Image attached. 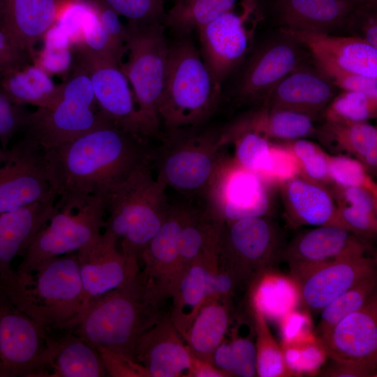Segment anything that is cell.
<instances>
[{"label": "cell", "mask_w": 377, "mask_h": 377, "mask_svg": "<svg viewBox=\"0 0 377 377\" xmlns=\"http://www.w3.org/2000/svg\"><path fill=\"white\" fill-rule=\"evenodd\" d=\"M44 156L58 206L103 196L151 158L145 140L114 122L44 149Z\"/></svg>", "instance_id": "1"}, {"label": "cell", "mask_w": 377, "mask_h": 377, "mask_svg": "<svg viewBox=\"0 0 377 377\" xmlns=\"http://www.w3.org/2000/svg\"><path fill=\"white\" fill-rule=\"evenodd\" d=\"M0 290L42 327L77 326L83 288L76 253L50 259L28 271L11 269L0 278Z\"/></svg>", "instance_id": "2"}, {"label": "cell", "mask_w": 377, "mask_h": 377, "mask_svg": "<svg viewBox=\"0 0 377 377\" xmlns=\"http://www.w3.org/2000/svg\"><path fill=\"white\" fill-rule=\"evenodd\" d=\"M161 303L138 273L87 306L77 325L78 335L94 348H105L135 360L140 337L163 315Z\"/></svg>", "instance_id": "3"}, {"label": "cell", "mask_w": 377, "mask_h": 377, "mask_svg": "<svg viewBox=\"0 0 377 377\" xmlns=\"http://www.w3.org/2000/svg\"><path fill=\"white\" fill-rule=\"evenodd\" d=\"M221 86L188 38L169 46L158 112L165 133L196 128L215 112Z\"/></svg>", "instance_id": "4"}, {"label": "cell", "mask_w": 377, "mask_h": 377, "mask_svg": "<svg viewBox=\"0 0 377 377\" xmlns=\"http://www.w3.org/2000/svg\"><path fill=\"white\" fill-rule=\"evenodd\" d=\"M149 160L133 170L103 197L105 230L120 241L121 252L139 259L168 212L166 186L152 176Z\"/></svg>", "instance_id": "5"}, {"label": "cell", "mask_w": 377, "mask_h": 377, "mask_svg": "<svg viewBox=\"0 0 377 377\" xmlns=\"http://www.w3.org/2000/svg\"><path fill=\"white\" fill-rule=\"evenodd\" d=\"M161 22L126 25L124 54L120 68L131 87L142 136L159 133L158 112L166 72L169 46Z\"/></svg>", "instance_id": "6"}, {"label": "cell", "mask_w": 377, "mask_h": 377, "mask_svg": "<svg viewBox=\"0 0 377 377\" xmlns=\"http://www.w3.org/2000/svg\"><path fill=\"white\" fill-rule=\"evenodd\" d=\"M61 94L47 108L28 112L22 131L48 149L113 122L101 111L87 73L75 66L61 83Z\"/></svg>", "instance_id": "7"}, {"label": "cell", "mask_w": 377, "mask_h": 377, "mask_svg": "<svg viewBox=\"0 0 377 377\" xmlns=\"http://www.w3.org/2000/svg\"><path fill=\"white\" fill-rule=\"evenodd\" d=\"M283 249L279 230L267 216L222 222L219 266L237 286H251L281 257Z\"/></svg>", "instance_id": "8"}, {"label": "cell", "mask_w": 377, "mask_h": 377, "mask_svg": "<svg viewBox=\"0 0 377 377\" xmlns=\"http://www.w3.org/2000/svg\"><path fill=\"white\" fill-rule=\"evenodd\" d=\"M222 131L165 133L157 179L184 193L205 195L223 156Z\"/></svg>", "instance_id": "9"}, {"label": "cell", "mask_w": 377, "mask_h": 377, "mask_svg": "<svg viewBox=\"0 0 377 377\" xmlns=\"http://www.w3.org/2000/svg\"><path fill=\"white\" fill-rule=\"evenodd\" d=\"M105 215L103 195L90 196L57 210L22 256L17 271H28L50 259L76 253L101 233Z\"/></svg>", "instance_id": "10"}, {"label": "cell", "mask_w": 377, "mask_h": 377, "mask_svg": "<svg viewBox=\"0 0 377 377\" xmlns=\"http://www.w3.org/2000/svg\"><path fill=\"white\" fill-rule=\"evenodd\" d=\"M262 18L258 0H241L197 29L202 58L220 86L249 53Z\"/></svg>", "instance_id": "11"}, {"label": "cell", "mask_w": 377, "mask_h": 377, "mask_svg": "<svg viewBox=\"0 0 377 377\" xmlns=\"http://www.w3.org/2000/svg\"><path fill=\"white\" fill-rule=\"evenodd\" d=\"M52 339L0 290V377H44Z\"/></svg>", "instance_id": "12"}, {"label": "cell", "mask_w": 377, "mask_h": 377, "mask_svg": "<svg viewBox=\"0 0 377 377\" xmlns=\"http://www.w3.org/2000/svg\"><path fill=\"white\" fill-rule=\"evenodd\" d=\"M311 58L304 45L279 29L275 35L253 45L243 61L235 90L236 99L260 107L286 75Z\"/></svg>", "instance_id": "13"}, {"label": "cell", "mask_w": 377, "mask_h": 377, "mask_svg": "<svg viewBox=\"0 0 377 377\" xmlns=\"http://www.w3.org/2000/svg\"><path fill=\"white\" fill-rule=\"evenodd\" d=\"M271 186L258 175L223 156L205 194L206 207L221 222L267 216Z\"/></svg>", "instance_id": "14"}, {"label": "cell", "mask_w": 377, "mask_h": 377, "mask_svg": "<svg viewBox=\"0 0 377 377\" xmlns=\"http://www.w3.org/2000/svg\"><path fill=\"white\" fill-rule=\"evenodd\" d=\"M52 198L57 195L50 177L44 149L24 136L6 149L0 165V214Z\"/></svg>", "instance_id": "15"}, {"label": "cell", "mask_w": 377, "mask_h": 377, "mask_svg": "<svg viewBox=\"0 0 377 377\" xmlns=\"http://www.w3.org/2000/svg\"><path fill=\"white\" fill-rule=\"evenodd\" d=\"M75 65L89 78L102 113L126 131L143 138L137 106L127 77L115 61L73 46Z\"/></svg>", "instance_id": "16"}, {"label": "cell", "mask_w": 377, "mask_h": 377, "mask_svg": "<svg viewBox=\"0 0 377 377\" xmlns=\"http://www.w3.org/2000/svg\"><path fill=\"white\" fill-rule=\"evenodd\" d=\"M237 286L232 277L220 269L218 256H203L194 260L177 283L170 318L184 339L200 309L211 299L226 300Z\"/></svg>", "instance_id": "17"}, {"label": "cell", "mask_w": 377, "mask_h": 377, "mask_svg": "<svg viewBox=\"0 0 377 377\" xmlns=\"http://www.w3.org/2000/svg\"><path fill=\"white\" fill-rule=\"evenodd\" d=\"M76 256L83 288L81 315L96 299L140 272L138 260L124 256L117 247L116 237L107 230L79 249Z\"/></svg>", "instance_id": "18"}, {"label": "cell", "mask_w": 377, "mask_h": 377, "mask_svg": "<svg viewBox=\"0 0 377 377\" xmlns=\"http://www.w3.org/2000/svg\"><path fill=\"white\" fill-rule=\"evenodd\" d=\"M189 209L185 205L170 206L160 230L140 257L145 267L139 276L161 302L171 297L180 278L179 239Z\"/></svg>", "instance_id": "19"}, {"label": "cell", "mask_w": 377, "mask_h": 377, "mask_svg": "<svg viewBox=\"0 0 377 377\" xmlns=\"http://www.w3.org/2000/svg\"><path fill=\"white\" fill-rule=\"evenodd\" d=\"M367 241L338 226H323L297 235L283 249L281 257L295 279L320 265L335 260L366 255Z\"/></svg>", "instance_id": "20"}, {"label": "cell", "mask_w": 377, "mask_h": 377, "mask_svg": "<svg viewBox=\"0 0 377 377\" xmlns=\"http://www.w3.org/2000/svg\"><path fill=\"white\" fill-rule=\"evenodd\" d=\"M318 340L332 361L376 374L377 297L345 317Z\"/></svg>", "instance_id": "21"}, {"label": "cell", "mask_w": 377, "mask_h": 377, "mask_svg": "<svg viewBox=\"0 0 377 377\" xmlns=\"http://www.w3.org/2000/svg\"><path fill=\"white\" fill-rule=\"evenodd\" d=\"M375 274L376 260L362 255L320 265L295 279L303 303L317 311L360 281Z\"/></svg>", "instance_id": "22"}, {"label": "cell", "mask_w": 377, "mask_h": 377, "mask_svg": "<svg viewBox=\"0 0 377 377\" xmlns=\"http://www.w3.org/2000/svg\"><path fill=\"white\" fill-rule=\"evenodd\" d=\"M376 0H275L279 29L335 35L345 34L355 13Z\"/></svg>", "instance_id": "23"}, {"label": "cell", "mask_w": 377, "mask_h": 377, "mask_svg": "<svg viewBox=\"0 0 377 377\" xmlns=\"http://www.w3.org/2000/svg\"><path fill=\"white\" fill-rule=\"evenodd\" d=\"M337 90L311 58L286 75L263 105L302 112L316 119L323 114Z\"/></svg>", "instance_id": "24"}, {"label": "cell", "mask_w": 377, "mask_h": 377, "mask_svg": "<svg viewBox=\"0 0 377 377\" xmlns=\"http://www.w3.org/2000/svg\"><path fill=\"white\" fill-rule=\"evenodd\" d=\"M191 350L165 313L142 334L135 353V360L149 377L184 376L191 368Z\"/></svg>", "instance_id": "25"}, {"label": "cell", "mask_w": 377, "mask_h": 377, "mask_svg": "<svg viewBox=\"0 0 377 377\" xmlns=\"http://www.w3.org/2000/svg\"><path fill=\"white\" fill-rule=\"evenodd\" d=\"M66 0H0V29L31 60Z\"/></svg>", "instance_id": "26"}, {"label": "cell", "mask_w": 377, "mask_h": 377, "mask_svg": "<svg viewBox=\"0 0 377 377\" xmlns=\"http://www.w3.org/2000/svg\"><path fill=\"white\" fill-rule=\"evenodd\" d=\"M279 187L286 217L291 225L334 226L351 231L341 219L334 195L326 186L299 175Z\"/></svg>", "instance_id": "27"}, {"label": "cell", "mask_w": 377, "mask_h": 377, "mask_svg": "<svg viewBox=\"0 0 377 377\" xmlns=\"http://www.w3.org/2000/svg\"><path fill=\"white\" fill-rule=\"evenodd\" d=\"M279 30L304 45L315 60L332 64L354 73L377 77V48L360 38L304 31Z\"/></svg>", "instance_id": "28"}, {"label": "cell", "mask_w": 377, "mask_h": 377, "mask_svg": "<svg viewBox=\"0 0 377 377\" xmlns=\"http://www.w3.org/2000/svg\"><path fill=\"white\" fill-rule=\"evenodd\" d=\"M57 200L50 198L0 214V278L12 269L13 259L24 254L56 212Z\"/></svg>", "instance_id": "29"}, {"label": "cell", "mask_w": 377, "mask_h": 377, "mask_svg": "<svg viewBox=\"0 0 377 377\" xmlns=\"http://www.w3.org/2000/svg\"><path fill=\"white\" fill-rule=\"evenodd\" d=\"M314 120L302 112L262 105L226 128L228 132L252 131L269 140L286 142L316 135Z\"/></svg>", "instance_id": "30"}, {"label": "cell", "mask_w": 377, "mask_h": 377, "mask_svg": "<svg viewBox=\"0 0 377 377\" xmlns=\"http://www.w3.org/2000/svg\"><path fill=\"white\" fill-rule=\"evenodd\" d=\"M47 369L50 371L46 377H101L107 374L96 349L79 336L52 339Z\"/></svg>", "instance_id": "31"}, {"label": "cell", "mask_w": 377, "mask_h": 377, "mask_svg": "<svg viewBox=\"0 0 377 377\" xmlns=\"http://www.w3.org/2000/svg\"><path fill=\"white\" fill-rule=\"evenodd\" d=\"M1 87L8 96L18 105H31L37 108L53 105L61 94L51 76L36 64L2 73Z\"/></svg>", "instance_id": "32"}, {"label": "cell", "mask_w": 377, "mask_h": 377, "mask_svg": "<svg viewBox=\"0 0 377 377\" xmlns=\"http://www.w3.org/2000/svg\"><path fill=\"white\" fill-rule=\"evenodd\" d=\"M224 301L218 298L207 301L195 316L184 339L194 356L211 363L229 325V313Z\"/></svg>", "instance_id": "33"}, {"label": "cell", "mask_w": 377, "mask_h": 377, "mask_svg": "<svg viewBox=\"0 0 377 377\" xmlns=\"http://www.w3.org/2000/svg\"><path fill=\"white\" fill-rule=\"evenodd\" d=\"M318 138L337 154L347 155L360 161L377 149V128L369 122L337 123L324 121L316 128Z\"/></svg>", "instance_id": "34"}, {"label": "cell", "mask_w": 377, "mask_h": 377, "mask_svg": "<svg viewBox=\"0 0 377 377\" xmlns=\"http://www.w3.org/2000/svg\"><path fill=\"white\" fill-rule=\"evenodd\" d=\"M238 1L177 0L166 12L165 25L178 34H188L230 10Z\"/></svg>", "instance_id": "35"}, {"label": "cell", "mask_w": 377, "mask_h": 377, "mask_svg": "<svg viewBox=\"0 0 377 377\" xmlns=\"http://www.w3.org/2000/svg\"><path fill=\"white\" fill-rule=\"evenodd\" d=\"M377 275L369 276L348 290L321 310L316 329L318 339L327 334L347 316L367 305L376 295Z\"/></svg>", "instance_id": "36"}, {"label": "cell", "mask_w": 377, "mask_h": 377, "mask_svg": "<svg viewBox=\"0 0 377 377\" xmlns=\"http://www.w3.org/2000/svg\"><path fill=\"white\" fill-rule=\"evenodd\" d=\"M251 312L257 334V376L260 377L285 376L290 374L282 349L273 337L263 311L251 302Z\"/></svg>", "instance_id": "37"}, {"label": "cell", "mask_w": 377, "mask_h": 377, "mask_svg": "<svg viewBox=\"0 0 377 377\" xmlns=\"http://www.w3.org/2000/svg\"><path fill=\"white\" fill-rule=\"evenodd\" d=\"M377 96L360 91H342L336 94L323 112L324 121L361 123L376 117Z\"/></svg>", "instance_id": "38"}, {"label": "cell", "mask_w": 377, "mask_h": 377, "mask_svg": "<svg viewBox=\"0 0 377 377\" xmlns=\"http://www.w3.org/2000/svg\"><path fill=\"white\" fill-rule=\"evenodd\" d=\"M43 46L34 64L51 75H67L75 66V53L68 36L54 24L44 34Z\"/></svg>", "instance_id": "39"}, {"label": "cell", "mask_w": 377, "mask_h": 377, "mask_svg": "<svg viewBox=\"0 0 377 377\" xmlns=\"http://www.w3.org/2000/svg\"><path fill=\"white\" fill-rule=\"evenodd\" d=\"M212 363L229 376L253 377L257 375L256 345L246 338L222 342L214 351Z\"/></svg>", "instance_id": "40"}, {"label": "cell", "mask_w": 377, "mask_h": 377, "mask_svg": "<svg viewBox=\"0 0 377 377\" xmlns=\"http://www.w3.org/2000/svg\"><path fill=\"white\" fill-rule=\"evenodd\" d=\"M226 144L235 143L233 159L242 167L260 175L269 156L272 142L252 131L228 132L222 131Z\"/></svg>", "instance_id": "41"}, {"label": "cell", "mask_w": 377, "mask_h": 377, "mask_svg": "<svg viewBox=\"0 0 377 377\" xmlns=\"http://www.w3.org/2000/svg\"><path fill=\"white\" fill-rule=\"evenodd\" d=\"M284 142L296 156L301 167V175L324 186L332 184L329 175V154L318 145L304 138Z\"/></svg>", "instance_id": "42"}, {"label": "cell", "mask_w": 377, "mask_h": 377, "mask_svg": "<svg viewBox=\"0 0 377 377\" xmlns=\"http://www.w3.org/2000/svg\"><path fill=\"white\" fill-rule=\"evenodd\" d=\"M329 175L334 186L362 187L377 195V185L357 159L343 154L329 155Z\"/></svg>", "instance_id": "43"}, {"label": "cell", "mask_w": 377, "mask_h": 377, "mask_svg": "<svg viewBox=\"0 0 377 377\" xmlns=\"http://www.w3.org/2000/svg\"><path fill=\"white\" fill-rule=\"evenodd\" d=\"M301 175L300 163L289 146L272 142L267 163L259 176L270 186H279Z\"/></svg>", "instance_id": "44"}, {"label": "cell", "mask_w": 377, "mask_h": 377, "mask_svg": "<svg viewBox=\"0 0 377 377\" xmlns=\"http://www.w3.org/2000/svg\"><path fill=\"white\" fill-rule=\"evenodd\" d=\"M119 16L128 22L147 24L161 22L165 24L166 12L163 0H100Z\"/></svg>", "instance_id": "45"}, {"label": "cell", "mask_w": 377, "mask_h": 377, "mask_svg": "<svg viewBox=\"0 0 377 377\" xmlns=\"http://www.w3.org/2000/svg\"><path fill=\"white\" fill-rule=\"evenodd\" d=\"M313 61L316 66L337 89L377 96V77L354 73L328 62L313 59Z\"/></svg>", "instance_id": "46"}, {"label": "cell", "mask_w": 377, "mask_h": 377, "mask_svg": "<svg viewBox=\"0 0 377 377\" xmlns=\"http://www.w3.org/2000/svg\"><path fill=\"white\" fill-rule=\"evenodd\" d=\"M1 77L0 71V145L1 148L8 149L7 146L15 135L22 131L28 112L5 93L1 84Z\"/></svg>", "instance_id": "47"}, {"label": "cell", "mask_w": 377, "mask_h": 377, "mask_svg": "<svg viewBox=\"0 0 377 377\" xmlns=\"http://www.w3.org/2000/svg\"><path fill=\"white\" fill-rule=\"evenodd\" d=\"M336 202L341 219L353 233L366 241L376 236L377 214L343 202Z\"/></svg>", "instance_id": "48"}, {"label": "cell", "mask_w": 377, "mask_h": 377, "mask_svg": "<svg viewBox=\"0 0 377 377\" xmlns=\"http://www.w3.org/2000/svg\"><path fill=\"white\" fill-rule=\"evenodd\" d=\"M107 374L112 377H149L145 368L131 358L116 351L96 347Z\"/></svg>", "instance_id": "49"}, {"label": "cell", "mask_w": 377, "mask_h": 377, "mask_svg": "<svg viewBox=\"0 0 377 377\" xmlns=\"http://www.w3.org/2000/svg\"><path fill=\"white\" fill-rule=\"evenodd\" d=\"M345 34L360 38L377 48L376 3L361 7L348 23Z\"/></svg>", "instance_id": "50"}, {"label": "cell", "mask_w": 377, "mask_h": 377, "mask_svg": "<svg viewBox=\"0 0 377 377\" xmlns=\"http://www.w3.org/2000/svg\"><path fill=\"white\" fill-rule=\"evenodd\" d=\"M282 350L290 371L313 370L323 360V353L313 342L297 346L291 342H286V347Z\"/></svg>", "instance_id": "51"}, {"label": "cell", "mask_w": 377, "mask_h": 377, "mask_svg": "<svg viewBox=\"0 0 377 377\" xmlns=\"http://www.w3.org/2000/svg\"><path fill=\"white\" fill-rule=\"evenodd\" d=\"M30 58L0 29V71L3 73L29 64Z\"/></svg>", "instance_id": "52"}, {"label": "cell", "mask_w": 377, "mask_h": 377, "mask_svg": "<svg viewBox=\"0 0 377 377\" xmlns=\"http://www.w3.org/2000/svg\"><path fill=\"white\" fill-rule=\"evenodd\" d=\"M376 374L366 369L335 362L320 373L321 376L330 377H370Z\"/></svg>", "instance_id": "53"}, {"label": "cell", "mask_w": 377, "mask_h": 377, "mask_svg": "<svg viewBox=\"0 0 377 377\" xmlns=\"http://www.w3.org/2000/svg\"><path fill=\"white\" fill-rule=\"evenodd\" d=\"M187 376L224 377L229 376V375L218 369L212 363L199 359L192 354L191 368Z\"/></svg>", "instance_id": "54"}, {"label": "cell", "mask_w": 377, "mask_h": 377, "mask_svg": "<svg viewBox=\"0 0 377 377\" xmlns=\"http://www.w3.org/2000/svg\"><path fill=\"white\" fill-rule=\"evenodd\" d=\"M6 149H7L0 148V165L3 162V161L4 158H5L6 153Z\"/></svg>", "instance_id": "55"}]
</instances>
